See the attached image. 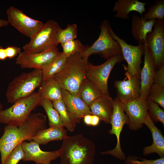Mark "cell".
<instances>
[{"instance_id":"21","label":"cell","mask_w":164,"mask_h":164,"mask_svg":"<svg viewBox=\"0 0 164 164\" xmlns=\"http://www.w3.org/2000/svg\"><path fill=\"white\" fill-rule=\"evenodd\" d=\"M148 4L138 0H118L115 2L113 11L116 12L115 17L121 19H129L128 14L132 11L138 12L142 17L146 12L145 6Z\"/></svg>"},{"instance_id":"19","label":"cell","mask_w":164,"mask_h":164,"mask_svg":"<svg viewBox=\"0 0 164 164\" xmlns=\"http://www.w3.org/2000/svg\"><path fill=\"white\" fill-rule=\"evenodd\" d=\"M92 115L107 124L110 123L114 110V99L110 95H102L89 106Z\"/></svg>"},{"instance_id":"13","label":"cell","mask_w":164,"mask_h":164,"mask_svg":"<svg viewBox=\"0 0 164 164\" xmlns=\"http://www.w3.org/2000/svg\"><path fill=\"white\" fill-rule=\"evenodd\" d=\"M60 53L57 47L37 53H28L23 51L18 55L15 63L22 69H39L42 70Z\"/></svg>"},{"instance_id":"3","label":"cell","mask_w":164,"mask_h":164,"mask_svg":"<svg viewBox=\"0 0 164 164\" xmlns=\"http://www.w3.org/2000/svg\"><path fill=\"white\" fill-rule=\"evenodd\" d=\"M88 59L83 58L78 53L69 57L64 66L52 78L62 89L77 96L80 86L86 78Z\"/></svg>"},{"instance_id":"27","label":"cell","mask_w":164,"mask_h":164,"mask_svg":"<svg viewBox=\"0 0 164 164\" xmlns=\"http://www.w3.org/2000/svg\"><path fill=\"white\" fill-rule=\"evenodd\" d=\"M68 57L62 52L42 70L43 80L52 78L58 73L64 66Z\"/></svg>"},{"instance_id":"5","label":"cell","mask_w":164,"mask_h":164,"mask_svg":"<svg viewBox=\"0 0 164 164\" xmlns=\"http://www.w3.org/2000/svg\"><path fill=\"white\" fill-rule=\"evenodd\" d=\"M109 22L104 20L99 26L101 31L98 38L91 46L86 45L80 54L84 59H88L94 54H98L101 58L108 59L114 56L122 55L118 42L111 35Z\"/></svg>"},{"instance_id":"22","label":"cell","mask_w":164,"mask_h":164,"mask_svg":"<svg viewBox=\"0 0 164 164\" xmlns=\"http://www.w3.org/2000/svg\"><path fill=\"white\" fill-rule=\"evenodd\" d=\"M156 20H146L138 15L133 16L131 23L132 34L138 43L145 42L147 35L152 31Z\"/></svg>"},{"instance_id":"23","label":"cell","mask_w":164,"mask_h":164,"mask_svg":"<svg viewBox=\"0 0 164 164\" xmlns=\"http://www.w3.org/2000/svg\"><path fill=\"white\" fill-rule=\"evenodd\" d=\"M67 132L64 127H50L39 131L32 138V140L39 145H45L49 142L63 140Z\"/></svg>"},{"instance_id":"31","label":"cell","mask_w":164,"mask_h":164,"mask_svg":"<svg viewBox=\"0 0 164 164\" xmlns=\"http://www.w3.org/2000/svg\"><path fill=\"white\" fill-rule=\"evenodd\" d=\"M146 101L148 104L149 116L153 123L159 122L164 126V111L159 105L147 96Z\"/></svg>"},{"instance_id":"8","label":"cell","mask_w":164,"mask_h":164,"mask_svg":"<svg viewBox=\"0 0 164 164\" xmlns=\"http://www.w3.org/2000/svg\"><path fill=\"white\" fill-rule=\"evenodd\" d=\"M124 59L122 55L114 56L103 63L95 66L90 63L87 67L86 78L90 81L103 95H110L108 80L110 73L114 66Z\"/></svg>"},{"instance_id":"36","label":"cell","mask_w":164,"mask_h":164,"mask_svg":"<svg viewBox=\"0 0 164 164\" xmlns=\"http://www.w3.org/2000/svg\"><path fill=\"white\" fill-rule=\"evenodd\" d=\"M153 84L164 87V65L155 71Z\"/></svg>"},{"instance_id":"24","label":"cell","mask_w":164,"mask_h":164,"mask_svg":"<svg viewBox=\"0 0 164 164\" xmlns=\"http://www.w3.org/2000/svg\"><path fill=\"white\" fill-rule=\"evenodd\" d=\"M38 92L40 99L53 101L62 99V88L53 78L43 80Z\"/></svg>"},{"instance_id":"1","label":"cell","mask_w":164,"mask_h":164,"mask_svg":"<svg viewBox=\"0 0 164 164\" xmlns=\"http://www.w3.org/2000/svg\"><path fill=\"white\" fill-rule=\"evenodd\" d=\"M46 116L41 113L31 114L18 126L6 125L0 138L1 163L4 164L11 152L26 140L32 141L39 131L46 128Z\"/></svg>"},{"instance_id":"43","label":"cell","mask_w":164,"mask_h":164,"mask_svg":"<svg viewBox=\"0 0 164 164\" xmlns=\"http://www.w3.org/2000/svg\"><path fill=\"white\" fill-rule=\"evenodd\" d=\"M35 164H36V163Z\"/></svg>"},{"instance_id":"39","label":"cell","mask_w":164,"mask_h":164,"mask_svg":"<svg viewBox=\"0 0 164 164\" xmlns=\"http://www.w3.org/2000/svg\"><path fill=\"white\" fill-rule=\"evenodd\" d=\"M7 58L5 48L0 46V60H4Z\"/></svg>"},{"instance_id":"15","label":"cell","mask_w":164,"mask_h":164,"mask_svg":"<svg viewBox=\"0 0 164 164\" xmlns=\"http://www.w3.org/2000/svg\"><path fill=\"white\" fill-rule=\"evenodd\" d=\"M125 75L123 80L114 82L116 97L123 104L139 98L140 94V75L131 76L126 72Z\"/></svg>"},{"instance_id":"40","label":"cell","mask_w":164,"mask_h":164,"mask_svg":"<svg viewBox=\"0 0 164 164\" xmlns=\"http://www.w3.org/2000/svg\"><path fill=\"white\" fill-rule=\"evenodd\" d=\"M91 114H87L84 117V121L85 124L87 125H91V119H92Z\"/></svg>"},{"instance_id":"10","label":"cell","mask_w":164,"mask_h":164,"mask_svg":"<svg viewBox=\"0 0 164 164\" xmlns=\"http://www.w3.org/2000/svg\"><path fill=\"white\" fill-rule=\"evenodd\" d=\"M109 31L113 38L119 43L124 59L127 62V66L125 67L126 72L131 76L140 75L142 58L145 53L144 43H138L137 46L129 44L118 36L111 26Z\"/></svg>"},{"instance_id":"30","label":"cell","mask_w":164,"mask_h":164,"mask_svg":"<svg viewBox=\"0 0 164 164\" xmlns=\"http://www.w3.org/2000/svg\"><path fill=\"white\" fill-rule=\"evenodd\" d=\"M77 27L76 24L68 25L64 29L61 27L58 30L56 39L58 44L75 39L77 35Z\"/></svg>"},{"instance_id":"16","label":"cell","mask_w":164,"mask_h":164,"mask_svg":"<svg viewBox=\"0 0 164 164\" xmlns=\"http://www.w3.org/2000/svg\"><path fill=\"white\" fill-rule=\"evenodd\" d=\"M24 156L23 161H33L36 164H50L51 162L59 157L58 150L50 152L41 150L39 145L34 141L24 142L21 143Z\"/></svg>"},{"instance_id":"37","label":"cell","mask_w":164,"mask_h":164,"mask_svg":"<svg viewBox=\"0 0 164 164\" xmlns=\"http://www.w3.org/2000/svg\"><path fill=\"white\" fill-rule=\"evenodd\" d=\"M7 58L11 59L19 55L21 52L20 47L8 46L5 48Z\"/></svg>"},{"instance_id":"9","label":"cell","mask_w":164,"mask_h":164,"mask_svg":"<svg viewBox=\"0 0 164 164\" xmlns=\"http://www.w3.org/2000/svg\"><path fill=\"white\" fill-rule=\"evenodd\" d=\"M124 104L116 97L114 99V110L110 123L111 129L109 131L111 135H114L117 138L116 147L112 150L101 152L102 155H110L121 160H125L126 157L121 146L120 135L124 125L128 124V118L124 112Z\"/></svg>"},{"instance_id":"20","label":"cell","mask_w":164,"mask_h":164,"mask_svg":"<svg viewBox=\"0 0 164 164\" xmlns=\"http://www.w3.org/2000/svg\"><path fill=\"white\" fill-rule=\"evenodd\" d=\"M144 124L149 129L153 139L152 144L144 147L143 154L145 156L156 153L160 157H164V137L160 130L155 125L151 120L148 113Z\"/></svg>"},{"instance_id":"38","label":"cell","mask_w":164,"mask_h":164,"mask_svg":"<svg viewBox=\"0 0 164 164\" xmlns=\"http://www.w3.org/2000/svg\"><path fill=\"white\" fill-rule=\"evenodd\" d=\"M100 121V119L96 115H92L91 125L93 126L97 125L99 123Z\"/></svg>"},{"instance_id":"4","label":"cell","mask_w":164,"mask_h":164,"mask_svg":"<svg viewBox=\"0 0 164 164\" xmlns=\"http://www.w3.org/2000/svg\"><path fill=\"white\" fill-rule=\"evenodd\" d=\"M43 81L42 70L34 69L15 77L8 86L5 96L7 101L13 104L33 93Z\"/></svg>"},{"instance_id":"12","label":"cell","mask_w":164,"mask_h":164,"mask_svg":"<svg viewBox=\"0 0 164 164\" xmlns=\"http://www.w3.org/2000/svg\"><path fill=\"white\" fill-rule=\"evenodd\" d=\"M153 28L144 42L151 54L157 70L164 65V20L156 19Z\"/></svg>"},{"instance_id":"28","label":"cell","mask_w":164,"mask_h":164,"mask_svg":"<svg viewBox=\"0 0 164 164\" xmlns=\"http://www.w3.org/2000/svg\"><path fill=\"white\" fill-rule=\"evenodd\" d=\"M39 105L44 108L47 115L50 127H64L58 112L53 107L52 101L46 99H40Z\"/></svg>"},{"instance_id":"7","label":"cell","mask_w":164,"mask_h":164,"mask_svg":"<svg viewBox=\"0 0 164 164\" xmlns=\"http://www.w3.org/2000/svg\"><path fill=\"white\" fill-rule=\"evenodd\" d=\"M60 27L56 21L53 20H48L30 39L29 43L22 47L23 51L28 53H37L57 47L59 44L56 41V35Z\"/></svg>"},{"instance_id":"18","label":"cell","mask_w":164,"mask_h":164,"mask_svg":"<svg viewBox=\"0 0 164 164\" xmlns=\"http://www.w3.org/2000/svg\"><path fill=\"white\" fill-rule=\"evenodd\" d=\"M62 99L70 115L77 124L86 115L91 114L89 106L78 96L62 89Z\"/></svg>"},{"instance_id":"17","label":"cell","mask_w":164,"mask_h":164,"mask_svg":"<svg viewBox=\"0 0 164 164\" xmlns=\"http://www.w3.org/2000/svg\"><path fill=\"white\" fill-rule=\"evenodd\" d=\"M145 49L144 66L140 74V98L146 100L150 88L153 83V78L156 70L151 54L147 49L144 42Z\"/></svg>"},{"instance_id":"33","label":"cell","mask_w":164,"mask_h":164,"mask_svg":"<svg viewBox=\"0 0 164 164\" xmlns=\"http://www.w3.org/2000/svg\"><path fill=\"white\" fill-rule=\"evenodd\" d=\"M148 96L164 109V87L152 84Z\"/></svg>"},{"instance_id":"6","label":"cell","mask_w":164,"mask_h":164,"mask_svg":"<svg viewBox=\"0 0 164 164\" xmlns=\"http://www.w3.org/2000/svg\"><path fill=\"white\" fill-rule=\"evenodd\" d=\"M40 100L38 92L20 99L10 107L0 111V123L6 125L18 126L24 123L31 112L39 105Z\"/></svg>"},{"instance_id":"11","label":"cell","mask_w":164,"mask_h":164,"mask_svg":"<svg viewBox=\"0 0 164 164\" xmlns=\"http://www.w3.org/2000/svg\"><path fill=\"white\" fill-rule=\"evenodd\" d=\"M9 24L23 35L31 38L43 26L42 22L31 18L13 6L6 11Z\"/></svg>"},{"instance_id":"2","label":"cell","mask_w":164,"mask_h":164,"mask_svg":"<svg viewBox=\"0 0 164 164\" xmlns=\"http://www.w3.org/2000/svg\"><path fill=\"white\" fill-rule=\"evenodd\" d=\"M60 164H93L94 143L81 134L67 136L58 150Z\"/></svg>"},{"instance_id":"32","label":"cell","mask_w":164,"mask_h":164,"mask_svg":"<svg viewBox=\"0 0 164 164\" xmlns=\"http://www.w3.org/2000/svg\"><path fill=\"white\" fill-rule=\"evenodd\" d=\"M61 45L63 50L62 52L67 57L77 53H80L85 46L78 39L68 41L61 44Z\"/></svg>"},{"instance_id":"29","label":"cell","mask_w":164,"mask_h":164,"mask_svg":"<svg viewBox=\"0 0 164 164\" xmlns=\"http://www.w3.org/2000/svg\"><path fill=\"white\" fill-rule=\"evenodd\" d=\"M155 2L154 4L150 5L148 10L141 17L144 19L164 20V0H157Z\"/></svg>"},{"instance_id":"14","label":"cell","mask_w":164,"mask_h":164,"mask_svg":"<svg viewBox=\"0 0 164 164\" xmlns=\"http://www.w3.org/2000/svg\"><path fill=\"white\" fill-rule=\"evenodd\" d=\"M124 104V111L128 118L129 128L135 131L142 128L148 113L146 100L139 97Z\"/></svg>"},{"instance_id":"34","label":"cell","mask_w":164,"mask_h":164,"mask_svg":"<svg viewBox=\"0 0 164 164\" xmlns=\"http://www.w3.org/2000/svg\"><path fill=\"white\" fill-rule=\"evenodd\" d=\"M24 153L21 144L16 147L10 153L4 164H18L22 160Z\"/></svg>"},{"instance_id":"41","label":"cell","mask_w":164,"mask_h":164,"mask_svg":"<svg viewBox=\"0 0 164 164\" xmlns=\"http://www.w3.org/2000/svg\"><path fill=\"white\" fill-rule=\"evenodd\" d=\"M9 23L7 20L2 19L0 18V28L2 27H6L7 26Z\"/></svg>"},{"instance_id":"25","label":"cell","mask_w":164,"mask_h":164,"mask_svg":"<svg viewBox=\"0 0 164 164\" xmlns=\"http://www.w3.org/2000/svg\"><path fill=\"white\" fill-rule=\"evenodd\" d=\"M102 95L97 88L86 78L80 86L77 96L89 106Z\"/></svg>"},{"instance_id":"26","label":"cell","mask_w":164,"mask_h":164,"mask_svg":"<svg viewBox=\"0 0 164 164\" xmlns=\"http://www.w3.org/2000/svg\"><path fill=\"white\" fill-rule=\"evenodd\" d=\"M52 102L53 107L59 114L64 126L69 131L73 132L77 123L69 112L62 99Z\"/></svg>"},{"instance_id":"42","label":"cell","mask_w":164,"mask_h":164,"mask_svg":"<svg viewBox=\"0 0 164 164\" xmlns=\"http://www.w3.org/2000/svg\"><path fill=\"white\" fill-rule=\"evenodd\" d=\"M3 108V105L2 104L0 103V111Z\"/></svg>"},{"instance_id":"35","label":"cell","mask_w":164,"mask_h":164,"mask_svg":"<svg viewBox=\"0 0 164 164\" xmlns=\"http://www.w3.org/2000/svg\"><path fill=\"white\" fill-rule=\"evenodd\" d=\"M126 164H164V157L155 160H149L136 156H130L126 158Z\"/></svg>"}]
</instances>
